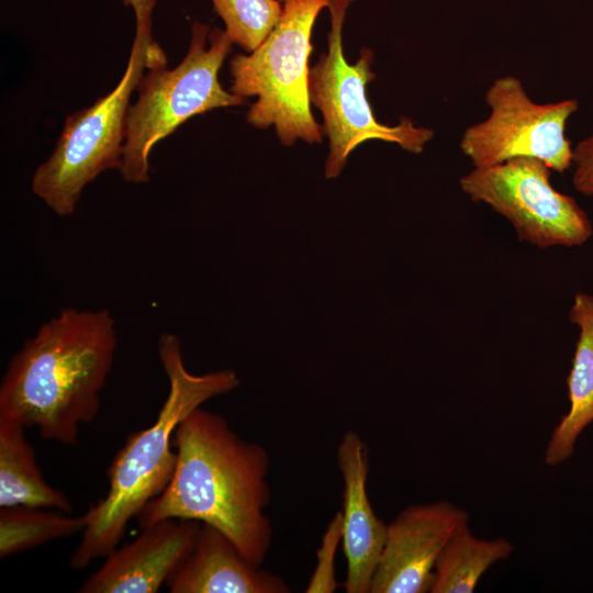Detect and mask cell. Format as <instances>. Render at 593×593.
<instances>
[{"instance_id": "12", "label": "cell", "mask_w": 593, "mask_h": 593, "mask_svg": "<svg viewBox=\"0 0 593 593\" xmlns=\"http://www.w3.org/2000/svg\"><path fill=\"white\" fill-rule=\"evenodd\" d=\"M343 491L342 546L347 562L346 593H370L387 536L388 524L380 519L367 492L369 447L355 430H346L336 451Z\"/></svg>"}, {"instance_id": "13", "label": "cell", "mask_w": 593, "mask_h": 593, "mask_svg": "<svg viewBox=\"0 0 593 593\" xmlns=\"http://www.w3.org/2000/svg\"><path fill=\"white\" fill-rule=\"evenodd\" d=\"M170 593H289L280 577L246 559L217 528L202 524L197 544L168 580Z\"/></svg>"}, {"instance_id": "19", "label": "cell", "mask_w": 593, "mask_h": 593, "mask_svg": "<svg viewBox=\"0 0 593 593\" xmlns=\"http://www.w3.org/2000/svg\"><path fill=\"white\" fill-rule=\"evenodd\" d=\"M343 539V515L336 512L324 530L316 550V566L309 580L306 593H333L338 588L335 557Z\"/></svg>"}, {"instance_id": "8", "label": "cell", "mask_w": 593, "mask_h": 593, "mask_svg": "<svg viewBox=\"0 0 593 593\" xmlns=\"http://www.w3.org/2000/svg\"><path fill=\"white\" fill-rule=\"evenodd\" d=\"M551 169L536 158L519 157L473 168L459 180L461 190L505 217L518 239L539 248L577 247L593 234L577 200L556 190Z\"/></svg>"}, {"instance_id": "3", "label": "cell", "mask_w": 593, "mask_h": 593, "mask_svg": "<svg viewBox=\"0 0 593 593\" xmlns=\"http://www.w3.org/2000/svg\"><path fill=\"white\" fill-rule=\"evenodd\" d=\"M158 356L169 383L167 398L155 422L130 434L109 466L108 493L85 513L87 524L69 560L75 570L111 553L131 519L168 485L177 462L174 435L182 419L205 401L239 384L232 369L191 373L175 334L160 335Z\"/></svg>"}, {"instance_id": "4", "label": "cell", "mask_w": 593, "mask_h": 593, "mask_svg": "<svg viewBox=\"0 0 593 593\" xmlns=\"http://www.w3.org/2000/svg\"><path fill=\"white\" fill-rule=\"evenodd\" d=\"M167 65L152 31L135 30L125 71L113 90L66 118L51 156L32 177V191L59 216L71 215L86 186L121 169L130 99L145 69Z\"/></svg>"}, {"instance_id": "17", "label": "cell", "mask_w": 593, "mask_h": 593, "mask_svg": "<svg viewBox=\"0 0 593 593\" xmlns=\"http://www.w3.org/2000/svg\"><path fill=\"white\" fill-rule=\"evenodd\" d=\"M35 506L0 507V558L70 537L86 527L85 514Z\"/></svg>"}, {"instance_id": "2", "label": "cell", "mask_w": 593, "mask_h": 593, "mask_svg": "<svg viewBox=\"0 0 593 593\" xmlns=\"http://www.w3.org/2000/svg\"><path fill=\"white\" fill-rule=\"evenodd\" d=\"M116 346L110 310L61 309L11 357L0 382V417L35 427L45 440L76 445L81 426L99 413Z\"/></svg>"}, {"instance_id": "18", "label": "cell", "mask_w": 593, "mask_h": 593, "mask_svg": "<svg viewBox=\"0 0 593 593\" xmlns=\"http://www.w3.org/2000/svg\"><path fill=\"white\" fill-rule=\"evenodd\" d=\"M232 43L254 52L271 33L282 12L279 0H211Z\"/></svg>"}, {"instance_id": "5", "label": "cell", "mask_w": 593, "mask_h": 593, "mask_svg": "<svg viewBox=\"0 0 593 593\" xmlns=\"http://www.w3.org/2000/svg\"><path fill=\"white\" fill-rule=\"evenodd\" d=\"M232 51L227 33L192 24L189 49L172 69L148 68L138 87L137 101L130 105L121 174L125 181L149 180V153L190 118L217 109L246 104V98L226 91L219 71Z\"/></svg>"}, {"instance_id": "9", "label": "cell", "mask_w": 593, "mask_h": 593, "mask_svg": "<svg viewBox=\"0 0 593 593\" xmlns=\"http://www.w3.org/2000/svg\"><path fill=\"white\" fill-rule=\"evenodd\" d=\"M485 103L489 116L467 127L459 144L473 168L519 157L539 159L559 174L571 168L573 146L566 126L579 110L577 99L537 103L517 77L506 75L490 85Z\"/></svg>"}, {"instance_id": "16", "label": "cell", "mask_w": 593, "mask_h": 593, "mask_svg": "<svg viewBox=\"0 0 593 593\" xmlns=\"http://www.w3.org/2000/svg\"><path fill=\"white\" fill-rule=\"evenodd\" d=\"M512 552L513 545L507 539L479 538L466 523L455 532L443 549L435 566L429 592H473L489 568Z\"/></svg>"}, {"instance_id": "6", "label": "cell", "mask_w": 593, "mask_h": 593, "mask_svg": "<svg viewBox=\"0 0 593 593\" xmlns=\"http://www.w3.org/2000/svg\"><path fill=\"white\" fill-rule=\"evenodd\" d=\"M279 1L282 12L267 38L250 55L236 54L230 60V91L257 97L247 122L258 128L273 125L283 145L296 139L320 143L324 133L311 112L309 57L316 16L331 0Z\"/></svg>"}, {"instance_id": "11", "label": "cell", "mask_w": 593, "mask_h": 593, "mask_svg": "<svg viewBox=\"0 0 593 593\" xmlns=\"http://www.w3.org/2000/svg\"><path fill=\"white\" fill-rule=\"evenodd\" d=\"M201 522L167 518L119 546L80 585L79 593H157L192 552Z\"/></svg>"}, {"instance_id": "15", "label": "cell", "mask_w": 593, "mask_h": 593, "mask_svg": "<svg viewBox=\"0 0 593 593\" xmlns=\"http://www.w3.org/2000/svg\"><path fill=\"white\" fill-rule=\"evenodd\" d=\"M20 505L72 512L68 496L44 479L25 427L0 417V507Z\"/></svg>"}, {"instance_id": "10", "label": "cell", "mask_w": 593, "mask_h": 593, "mask_svg": "<svg viewBox=\"0 0 593 593\" xmlns=\"http://www.w3.org/2000/svg\"><path fill=\"white\" fill-rule=\"evenodd\" d=\"M466 523V510L446 500L402 510L388 524L370 593L429 592L443 549Z\"/></svg>"}, {"instance_id": "14", "label": "cell", "mask_w": 593, "mask_h": 593, "mask_svg": "<svg viewBox=\"0 0 593 593\" xmlns=\"http://www.w3.org/2000/svg\"><path fill=\"white\" fill-rule=\"evenodd\" d=\"M569 318L579 337L567 380L570 409L553 428L544 456L551 467L572 456L578 437L593 422V295L578 292Z\"/></svg>"}, {"instance_id": "21", "label": "cell", "mask_w": 593, "mask_h": 593, "mask_svg": "<svg viewBox=\"0 0 593 593\" xmlns=\"http://www.w3.org/2000/svg\"><path fill=\"white\" fill-rule=\"evenodd\" d=\"M155 0H123L125 5H131L135 12L136 29L152 30V13Z\"/></svg>"}, {"instance_id": "7", "label": "cell", "mask_w": 593, "mask_h": 593, "mask_svg": "<svg viewBox=\"0 0 593 593\" xmlns=\"http://www.w3.org/2000/svg\"><path fill=\"white\" fill-rule=\"evenodd\" d=\"M350 1L331 0L328 51L320 56L309 75L310 102L322 112L323 133L329 139L326 178L337 177L351 150L366 141L394 143L404 150L419 154L434 137L433 130L415 126L409 118H401L392 126L377 121L366 91L367 85L376 78L370 69L373 52L362 48L354 65L346 61L343 53L342 30Z\"/></svg>"}, {"instance_id": "20", "label": "cell", "mask_w": 593, "mask_h": 593, "mask_svg": "<svg viewBox=\"0 0 593 593\" xmlns=\"http://www.w3.org/2000/svg\"><path fill=\"white\" fill-rule=\"evenodd\" d=\"M572 184L585 195L593 197V133L573 146Z\"/></svg>"}, {"instance_id": "1", "label": "cell", "mask_w": 593, "mask_h": 593, "mask_svg": "<svg viewBox=\"0 0 593 593\" xmlns=\"http://www.w3.org/2000/svg\"><path fill=\"white\" fill-rule=\"evenodd\" d=\"M174 447V474L137 515L141 529L167 518L198 521L217 528L261 567L273 537L266 514L271 501L267 449L201 406L177 426Z\"/></svg>"}]
</instances>
